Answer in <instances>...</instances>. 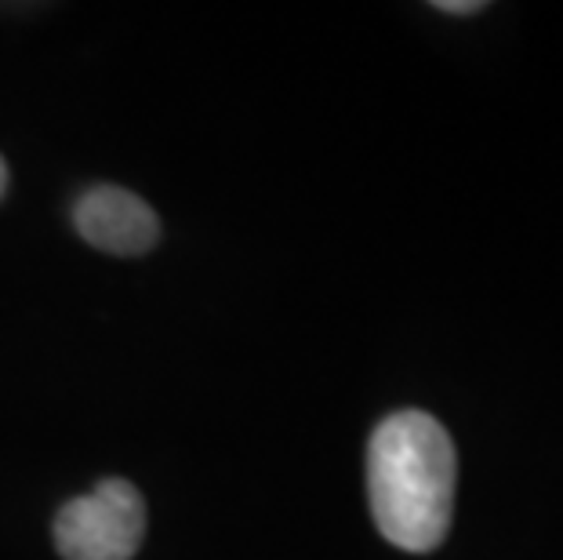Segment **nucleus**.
<instances>
[{"mask_svg":"<svg viewBox=\"0 0 563 560\" xmlns=\"http://www.w3.org/2000/svg\"><path fill=\"white\" fill-rule=\"evenodd\" d=\"M459 455L448 430L426 411H397L367 444V495L382 539L429 553L448 539Z\"/></svg>","mask_w":563,"mask_h":560,"instance_id":"nucleus-1","label":"nucleus"},{"mask_svg":"<svg viewBox=\"0 0 563 560\" xmlns=\"http://www.w3.org/2000/svg\"><path fill=\"white\" fill-rule=\"evenodd\" d=\"M146 535V503L121 476L66 503L55 517V546L66 560H131Z\"/></svg>","mask_w":563,"mask_h":560,"instance_id":"nucleus-2","label":"nucleus"},{"mask_svg":"<svg viewBox=\"0 0 563 560\" xmlns=\"http://www.w3.org/2000/svg\"><path fill=\"white\" fill-rule=\"evenodd\" d=\"M77 233L99 252L146 255L161 237V222L142 197L121 186H95L74 205Z\"/></svg>","mask_w":563,"mask_h":560,"instance_id":"nucleus-3","label":"nucleus"},{"mask_svg":"<svg viewBox=\"0 0 563 560\" xmlns=\"http://www.w3.org/2000/svg\"><path fill=\"white\" fill-rule=\"evenodd\" d=\"M437 11L443 15H476V11H484L481 0H437Z\"/></svg>","mask_w":563,"mask_h":560,"instance_id":"nucleus-4","label":"nucleus"},{"mask_svg":"<svg viewBox=\"0 0 563 560\" xmlns=\"http://www.w3.org/2000/svg\"><path fill=\"white\" fill-rule=\"evenodd\" d=\"M8 189V168H4V157H0V197H4Z\"/></svg>","mask_w":563,"mask_h":560,"instance_id":"nucleus-5","label":"nucleus"}]
</instances>
